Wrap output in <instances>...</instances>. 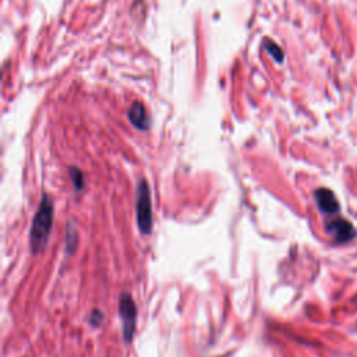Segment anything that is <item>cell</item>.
Returning a JSON list of instances; mask_svg holds the SVG:
<instances>
[{
  "label": "cell",
  "mask_w": 357,
  "mask_h": 357,
  "mask_svg": "<svg viewBox=\"0 0 357 357\" xmlns=\"http://www.w3.org/2000/svg\"><path fill=\"white\" fill-rule=\"evenodd\" d=\"M52 225H53V202L48 195H43L30 232V246L34 254L41 253L45 248L52 230Z\"/></svg>",
  "instance_id": "6da1fadb"
},
{
  "label": "cell",
  "mask_w": 357,
  "mask_h": 357,
  "mask_svg": "<svg viewBox=\"0 0 357 357\" xmlns=\"http://www.w3.org/2000/svg\"><path fill=\"white\" fill-rule=\"evenodd\" d=\"M137 224L141 233L148 235L152 228V208H151V194L147 182H139L137 186Z\"/></svg>",
  "instance_id": "7a4b0ae2"
},
{
  "label": "cell",
  "mask_w": 357,
  "mask_h": 357,
  "mask_svg": "<svg viewBox=\"0 0 357 357\" xmlns=\"http://www.w3.org/2000/svg\"><path fill=\"white\" fill-rule=\"evenodd\" d=\"M119 313L123 321V336L128 343L133 339L134 332H135V322H137V307L128 293H124L120 296Z\"/></svg>",
  "instance_id": "3957f363"
},
{
  "label": "cell",
  "mask_w": 357,
  "mask_h": 357,
  "mask_svg": "<svg viewBox=\"0 0 357 357\" xmlns=\"http://www.w3.org/2000/svg\"><path fill=\"white\" fill-rule=\"evenodd\" d=\"M327 229L331 233V236L339 243L349 242L356 236V229L353 228V225L342 218H336L331 221L327 225Z\"/></svg>",
  "instance_id": "277c9868"
},
{
  "label": "cell",
  "mask_w": 357,
  "mask_h": 357,
  "mask_svg": "<svg viewBox=\"0 0 357 357\" xmlns=\"http://www.w3.org/2000/svg\"><path fill=\"white\" fill-rule=\"evenodd\" d=\"M315 201L321 212L327 215H335L339 212V202L335 194L328 188H318L315 191Z\"/></svg>",
  "instance_id": "5b68a950"
},
{
  "label": "cell",
  "mask_w": 357,
  "mask_h": 357,
  "mask_svg": "<svg viewBox=\"0 0 357 357\" xmlns=\"http://www.w3.org/2000/svg\"><path fill=\"white\" fill-rule=\"evenodd\" d=\"M128 119L133 123V126L138 130H148L150 128V117L147 113L144 105L141 102H134L128 109Z\"/></svg>",
  "instance_id": "8992f818"
},
{
  "label": "cell",
  "mask_w": 357,
  "mask_h": 357,
  "mask_svg": "<svg viewBox=\"0 0 357 357\" xmlns=\"http://www.w3.org/2000/svg\"><path fill=\"white\" fill-rule=\"evenodd\" d=\"M264 43H265V48H266V50H268V53L272 56L273 59L278 61V63H282L284 59L283 50L279 48L276 43L272 42L271 39H265V41H264Z\"/></svg>",
  "instance_id": "52a82bcc"
},
{
  "label": "cell",
  "mask_w": 357,
  "mask_h": 357,
  "mask_svg": "<svg viewBox=\"0 0 357 357\" xmlns=\"http://www.w3.org/2000/svg\"><path fill=\"white\" fill-rule=\"evenodd\" d=\"M70 172H72V179H73L76 188L83 187V184H84V177H83V173H81L79 169H72Z\"/></svg>",
  "instance_id": "ba28073f"
},
{
  "label": "cell",
  "mask_w": 357,
  "mask_h": 357,
  "mask_svg": "<svg viewBox=\"0 0 357 357\" xmlns=\"http://www.w3.org/2000/svg\"><path fill=\"white\" fill-rule=\"evenodd\" d=\"M90 321H91V324L94 327H98L101 324V321H102V313L98 311V310H94L91 313V317H90Z\"/></svg>",
  "instance_id": "9c48e42d"
}]
</instances>
